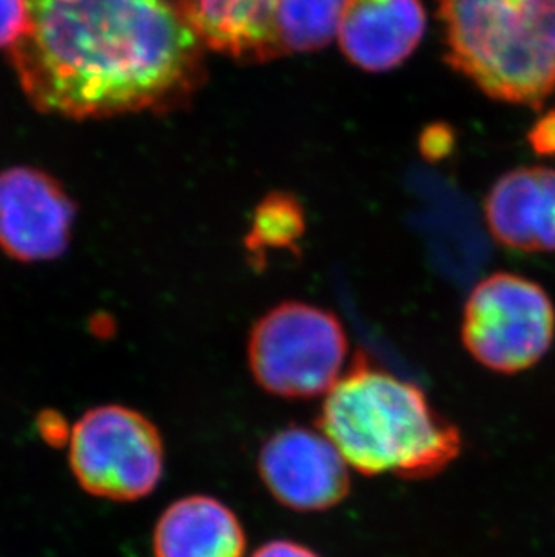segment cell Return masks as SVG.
Masks as SVG:
<instances>
[{
  "label": "cell",
  "mask_w": 555,
  "mask_h": 557,
  "mask_svg": "<svg viewBox=\"0 0 555 557\" xmlns=\"http://www.w3.org/2000/svg\"><path fill=\"white\" fill-rule=\"evenodd\" d=\"M27 11L10 63L44 114H168L205 84V46L170 0H27Z\"/></svg>",
  "instance_id": "6da1fadb"
},
{
  "label": "cell",
  "mask_w": 555,
  "mask_h": 557,
  "mask_svg": "<svg viewBox=\"0 0 555 557\" xmlns=\"http://www.w3.org/2000/svg\"><path fill=\"white\" fill-rule=\"evenodd\" d=\"M320 432L365 476L425 480L461 451V433L424 389L357 359L321 405Z\"/></svg>",
  "instance_id": "7a4b0ae2"
},
{
  "label": "cell",
  "mask_w": 555,
  "mask_h": 557,
  "mask_svg": "<svg viewBox=\"0 0 555 557\" xmlns=\"http://www.w3.org/2000/svg\"><path fill=\"white\" fill-rule=\"evenodd\" d=\"M445 62L493 100L532 109L555 92V0H436Z\"/></svg>",
  "instance_id": "3957f363"
},
{
  "label": "cell",
  "mask_w": 555,
  "mask_h": 557,
  "mask_svg": "<svg viewBox=\"0 0 555 557\" xmlns=\"http://www.w3.org/2000/svg\"><path fill=\"white\" fill-rule=\"evenodd\" d=\"M348 337L331 310L283 301L252 325L247 364L255 383L287 400L325 397L345 375Z\"/></svg>",
  "instance_id": "277c9868"
},
{
  "label": "cell",
  "mask_w": 555,
  "mask_h": 557,
  "mask_svg": "<svg viewBox=\"0 0 555 557\" xmlns=\"http://www.w3.org/2000/svg\"><path fill=\"white\" fill-rule=\"evenodd\" d=\"M555 337V307L540 284L494 273L471 290L461 315V343L483 369L519 373L545 358Z\"/></svg>",
  "instance_id": "5b68a950"
},
{
  "label": "cell",
  "mask_w": 555,
  "mask_h": 557,
  "mask_svg": "<svg viewBox=\"0 0 555 557\" xmlns=\"http://www.w3.org/2000/svg\"><path fill=\"white\" fill-rule=\"evenodd\" d=\"M69 462L89 495L136 502L153 493L163 479V438L139 411L98 406L71 430Z\"/></svg>",
  "instance_id": "8992f818"
},
{
  "label": "cell",
  "mask_w": 555,
  "mask_h": 557,
  "mask_svg": "<svg viewBox=\"0 0 555 557\" xmlns=\"http://www.w3.org/2000/svg\"><path fill=\"white\" fill-rule=\"evenodd\" d=\"M257 468L269 495L296 512L334 509L350 495V466L320 430H278L260 447Z\"/></svg>",
  "instance_id": "52a82bcc"
},
{
  "label": "cell",
  "mask_w": 555,
  "mask_h": 557,
  "mask_svg": "<svg viewBox=\"0 0 555 557\" xmlns=\"http://www.w3.org/2000/svg\"><path fill=\"white\" fill-rule=\"evenodd\" d=\"M76 206L54 177L15 166L0 172V249L18 262L62 257Z\"/></svg>",
  "instance_id": "ba28073f"
},
{
  "label": "cell",
  "mask_w": 555,
  "mask_h": 557,
  "mask_svg": "<svg viewBox=\"0 0 555 557\" xmlns=\"http://www.w3.org/2000/svg\"><path fill=\"white\" fill-rule=\"evenodd\" d=\"M424 33L420 0H346L337 37L356 67L384 73L408 60Z\"/></svg>",
  "instance_id": "9c48e42d"
},
{
  "label": "cell",
  "mask_w": 555,
  "mask_h": 557,
  "mask_svg": "<svg viewBox=\"0 0 555 557\" xmlns=\"http://www.w3.org/2000/svg\"><path fill=\"white\" fill-rule=\"evenodd\" d=\"M485 222L514 251H555V170L523 166L503 174L488 194Z\"/></svg>",
  "instance_id": "30bf717a"
},
{
  "label": "cell",
  "mask_w": 555,
  "mask_h": 557,
  "mask_svg": "<svg viewBox=\"0 0 555 557\" xmlns=\"http://www.w3.org/2000/svg\"><path fill=\"white\" fill-rule=\"evenodd\" d=\"M178 10L205 48L240 63L285 57L274 26L276 0H178Z\"/></svg>",
  "instance_id": "8fae6325"
},
{
  "label": "cell",
  "mask_w": 555,
  "mask_h": 557,
  "mask_svg": "<svg viewBox=\"0 0 555 557\" xmlns=\"http://www.w3.org/2000/svg\"><path fill=\"white\" fill-rule=\"evenodd\" d=\"M152 547L156 557H244L246 529L221 499L184 496L159 518Z\"/></svg>",
  "instance_id": "7c38bea8"
},
{
  "label": "cell",
  "mask_w": 555,
  "mask_h": 557,
  "mask_svg": "<svg viewBox=\"0 0 555 557\" xmlns=\"http://www.w3.org/2000/svg\"><path fill=\"white\" fill-rule=\"evenodd\" d=\"M346 0H276L274 26L283 54L326 48L340 29Z\"/></svg>",
  "instance_id": "4fadbf2b"
},
{
  "label": "cell",
  "mask_w": 555,
  "mask_h": 557,
  "mask_svg": "<svg viewBox=\"0 0 555 557\" xmlns=\"http://www.w3.org/2000/svg\"><path fill=\"white\" fill-rule=\"evenodd\" d=\"M305 232L304 208L294 195L274 191L257 206L246 237V249L255 260L269 251L291 249Z\"/></svg>",
  "instance_id": "5bb4252c"
},
{
  "label": "cell",
  "mask_w": 555,
  "mask_h": 557,
  "mask_svg": "<svg viewBox=\"0 0 555 557\" xmlns=\"http://www.w3.org/2000/svg\"><path fill=\"white\" fill-rule=\"evenodd\" d=\"M29 26L27 0H0V49L15 46Z\"/></svg>",
  "instance_id": "9a60e30c"
},
{
  "label": "cell",
  "mask_w": 555,
  "mask_h": 557,
  "mask_svg": "<svg viewBox=\"0 0 555 557\" xmlns=\"http://www.w3.org/2000/svg\"><path fill=\"white\" fill-rule=\"evenodd\" d=\"M453 131L449 126L433 125L428 126L422 136H420V152L425 159L436 161V159L447 158L453 150Z\"/></svg>",
  "instance_id": "2e32d148"
},
{
  "label": "cell",
  "mask_w": 555,
  "mask_h": 557,
  "mask_svg": "<svg viewBox=\"0 0 555 557\" xmlns=\"http://www.w3.org/2000/svg\"><path fill=\"white\" fill-rule=\"evenodd\" d=\"M529 141L541 156H555V112L538 120L530 131Z\"/></svg>",
  "instance_id": "e0dca14e"
},
{
  "label": "cell",
  "mask_w": 555,
  "mask_h": 557,
  "mask_svg": "<svg viewBox=\"0 0 555 557\" xmlns=\"http://www.w3.org/2000/svg\"><path fill=\"white\" fill-rule=\"evenodd\" d=\"M251 557H321L312 548L293 540H273L263 543L251 554Z\"/></svg>",
  "instance_id": "ac0fdd59"
}]
</instances>
